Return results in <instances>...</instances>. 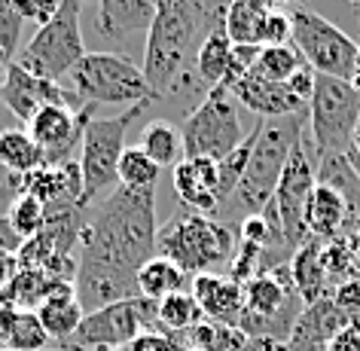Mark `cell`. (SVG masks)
Wrapping results in <instances>:
<instances>
[{
  "mask_svg": "<svg viewBox=\"0 0 360 351\" xmlns=\"http://www.w3.org/2000/svg\"><path fill=\"white\" fill-rule=\"evenodd\" d=\"M92 208L79 232V260L138 275L141 266L156 257V193L116 186Z\"/></svg>",
  "mask_w": 360,
  "mask_h": 351,
  "instance_id": "cell-1",
  "label": "cell"
},
{
  "mask_svg": "<svg viewBox=\"0 0 360 351\" xmlns=\"http://www.w3.org/2000/svg\"><path fill=\"white\" fill-rule=\"evenodd\" d=\"M223 10H211L208 0H159L156 19L143 46V77L156 98H165L195 74L205 37L223 22Z\"/></svg>",
  "mask_w": 360,
  "mask_h": 351,
  "instance_id": "cell-2",
  "label": "cell"
},
{
  "mask_svg": "<svg viewBox=\"0 0 360 351\" xmlns=\"http://www.w3.org/2000/svg\"><path fill=\"white\" fill-rule=\"evenodd\" d=\"M238 226L220 223L195 211H180L156 236V254L177 263L186 275H205L229 269L238 248Z\"/></svg>",
  "mask_w": 360,
  "mask_h": 351,
  "instance_id": "cell-3",
  "label": "cell"
},
{
  "mask_svg": "<svg viewBox=\"0 0 360 351\" xmlns=\"http://www.w3.org/2000/svg\"><path fill=\"white\" fill-rule=\"evenodd\" d=\"M305 122H309V107L302 113L281 116V120H259V132H257L254 150H250L245 177H241L236 196L229 199L245 211V217L259 214L275 199L278 181L284 174V165L290 159L296 138L305 132Z\"/></svg>",
  "mask_w": 360,
  "mask_h": 351,
  "instance_id": "cell-4",
  "label": "cell"
},
{
  "mask_svg": "<svg viewBox=\"0 0 360 351\" xmlns=\"http://www.w3.org/2000/svg\"><path fill=\"white\" fill-rule=\"evenodd\" d=\"M241 293H245V312H241L238 330L248 339L287 342L296 318L305 309L302 296L293 284L290 263H281L250 278L248 284H241Z\"/></svg>",
  "mask_w": 360,
  "mask_h": 351,
  "instance_id": "cell-5",
  "label": "cell"
},
{
  "mask_svg": "<svg viewBox=\"0 0 360 351\" xmlns=\"http://www.w3.org/2000/svg\"><path fill=\"white\" fill-rule=\"evenodd\" d=\"M180 134H184V156L195 159H214L220 162L245 143V120H241V104L229 89H208L205 101L193 107L180 122Z\"/></svg>",
  "mask_w": 360,
  "mask_h": 351,
  "instance_id": "cell-6",
  "label": "cell"
},
{
  "mask_svg": "<svg viewBox=\"0 0 360 351\" xmlns=\"http://www.w3.org/2000/svg\"><path fill=\"white\" fill-rule=\"evenodd\" d=\"M74 92L83 104H150L156 101L138 61L120 52H86L74 68Z\"/></svg>",
  "mask_w": 360,
  "mask_h": 351,
  "instance_id": "cell-7",
  "label": "cell"
},
{
  "mask_svg": "<svg viewBox=\"0 0 360 351\" xmlns=\"http://www.w3.org/2000/svg\"><path fill=\"white\" fill-rule=\"evenodd\" d=\"M360 122V89L348 79L318 74L314 95L309 101V141L314 159L345 156L348 141Z\"/></svg>",
  "mask_w": 360,
  "mask_h": 351,
  "instance_id": "cell-8",
  "label": "cell"
},
{
  "mask_svg": "<svg viewBox=\"0 0 360 351\" xmlns=\"http://www.w3.org/2000/svg\"><path fill=\"white\" fill-rule=\"evenodd\" d=\"M83 31H79V4L61 0L58 13L49 25L37 28V34L25 43L15 56V65L40 79L58 83L61 77L74 74V68L83 61Z\"/></svg>",
  "mask_w": 360,
  "mask_h": 351,
  "instance_id": "cell-9",
  "label": "cell"
},
{
  "mask_svg": "<svg viewBox=\"0 0 360 351\" xmlns=\"http://www.w3.org/2000/svg\"><path fill=\"white\" fill-rule=\"evenodd\" d=\"M147 104H134L116 116H92L79 147V174H83V199L79 208H92L107 186L116 184L120 159L125 153V132L143 113Z\"/></svg>",
  "mask_w": 360,
  "mask_h": 351,
  "instance_id": "cell-10",
  "label": "cell"
},
{
  "mask_svg": "<svg viewBox=\"0 0 360 351\" xmlns=\"http://www.w3.org/2000/svg\"><path fill=\"white\" fill-rule=\"evenodd\" d=\"M159 330V302L147 296H134L125 302L104 305L89 312L77 333L58 348L65 351H122L129 348L141 333Z\"/></svg>",
  "mask_w": 360,
  "mask_h": 351,
  "instance_id": "cell-11",
  "label": "cell"
},
{
  "mask_svg": "<svg viewBox=\"0 0 360 351\" xmlns=\"http://www.w3.org/2000/svg\"><path fill=\"white\" fill-rule=\"evenodd\" d=\"M293 46L300 49L305 65L314 68L323 77L336 79H357V56L360 43H354L339 25L323 19L321 13L311 10H293Z\"/></svg>",
  "mask_w": 360,
  "mask_h": 351,
  "instance_id": "cell-12",
  "label": "cell"
},
{
  "mask_svg": "<svg viewBox=\"0 0 360 351\" xmlns=\"http://www.w3.org/2000/svg\"><path fill=\"white\" fill-rule=\"evenodd\" d=\"M314 184H318V159H314V153H311L309 134L302 132L293 143L290 159H287L284 174H281V181H278V190L272 199L278 217H281L287 245L293 250H300L305 241H309V232H305V208H309Z\"/></svg>",
  "mask_w": 360,
  "mask_h": 351,
  "instance_id": "cell-13",
  "label": "cell"
},
{
  "mask_svg": "<svg viewBox=\"0 0 360 351\" xmlns=\"http://www.w3.org/2000/svg\"><path fill=\"white\" fill-rule=\"evenodd\" d=\"M89 122H92V104H86L83 110L49 104L40 113H34V120L28 122V134L43 150L46 165H65V162H74V150L83 147Z\"/></svg>",
  "mask_w": 360,
  "mask_h": 351,
  "instance_id": "cell-14",
  "label": "cell"
},
{
  "mask_svg": "<svg viewBox=\"0 0 360 351\" xmlns=\"http://www.w3.org/2000/svg\"><path fill=\"white\" fill-rule=\"evenodd\" d=\"M0 101L10 107L15 120H25V122H31L34 113H40L49 104L70 107V110H83L86 107L74 89H65V86L52 83V79L34 77L28 70H22L15 61L6 65V77L0 83Z\"/></svg>",
  "mask_w": 360,
  "mask_h": 351,
  "instance_id": "cell-15",
  "label": "cell"
},
{
  "mask_svg": "<svg viewBox=\"0 0 360 351\" xmlns=\"http://www.w3.org/2000/svg\"><path fill=\"white\" fill-rule=\"evenodd\" d=\"M19 193H31L46 205V214L79 208L83 199V174L79 162H65V165H40L37 171L25 174L19 181Z\"/></svg>",
  "mask_w": 360,
  "mask_h": 351,
  "instance_id": "cell-16",
  "label": "cell"
},
{
  "mask_svg": "<svg viewBox=\"0 0 360 351\" xmlns=\"http://www.w3.org/2000/svg\"><path fill=\"white\" fill-rule=\"evenodd\" d=\"M171 184H174V193L186 211L211 217V214H217L223 208L220 184H217V162L214 159H205V156L184 159L171 171Z\"/></svg>",
  "mask_w": 360,
  "mask_h": 351,
  "instance_id": "cell-17",
  "label": "cell"
},
{
  "mask_svg": "<svg viewBox=\"0 0 360 351\" xmlns=\"http://www.w3.org/2000/svg\"><path fill=\"white\" fill-rule=\"evenodd\" d=\"M190 293L195 296V302L202 305L208 321L238 330L241 312H245V293H241V284L232 281L226 272L195 275L190 284Z\"/></svg>",
  "mask_w": 360,
  "mask_h": 351,
  "instance_id": "cell-18",
  "label": "cell"
},
{
  "mask_svg": "<svg viewBox=\"0 0 360 351\" xmlns=\"http://www.w3.org/2000/svg\"><path fill=\"white\" fill-rule=\"evenodd\" d=\"M229 92L236 95V101L245 110L257 113V120H281V116H293L305 110V104L287 89V83H269V79H259L254 74L232 83Z\"/></svg>",
  "mask_w": 360,
  "mask_h": 351,
  "instance_id": "cell-19",
  "label": "cell"
},
{
  "mask_svg": "<svg viewBox=\"0 0 360 351\" xmlns=\"http://www.w3.org/2000/svg\"><path fill=\"white\" fill-rule=\"evenodd\" d=\"M351 324L345 314L336 309L333 296H323L318 302H309L302 314L296 318L290 336H287V348L290 351H327L330 339Z\"/></svg>",
  "mask_w": 360,
  "mask_h": 351,
  "instance_id": "cell-20",
  "label": "cell"
},
{
  "mask_svg": "<svg viewBox=\"0 0 360 351\" xmlns=\"http://www.w3.org/2000/svg\"><path fill=\"white\" fill-rule=\"evenodd\" d=\"M156 6V0H101L95 28L104 40L120 43L134 31H150Z\"/></svg>",
  "mask_w": 360,
  "mask_h": 351,
  "instance_id": "cell-21",
  "label": "cell"
},
{
  "mask_svg": "<svg viewBox=\"0 0 360 351\" xmlns=\"http://www.w3.org/2000/svg\"><path fill=\"white\" fill-rule=\"evenodd\" d=\"M348 217L351 208L345 196L333 190L330 184H314L309 208H305V232H309V238H318L323 245L339 238V232H345Z\"/></svg>",
  "mask_w": 360,
  "mask_h": 351,
  "instance_id": "cell-22",
  "label": "cell"
},
{
  "mask_svg": "<svg viewBox=\"0 0 360 351\" xmlns=\"http://www.w3.org/2000/svg\"><path fill=\"white\" fill-rule=\"evenodd\" d=\"M0 165L10 171V181H6L10 190L19 193V181L40 165H46V156L28 134V129H4L0 132Z\"/></svg>",
  "mask_w": 360,
  "mask_h": 351,
  "instance_id": "cell-23",
  "label": "cell"
},
{
  "mask_svg": "<svg viewBox=\"0 0 360 351\" xmlns=\"http://www.w3.org/2000/svg\"><path fill=\"white\" fill-rule=\"evenodd\" d=\"M290 272H293V284L300 291L302 302H318L323 296H330V278L323 269V241L309 238L305 245L296 250L290 260Z\"/></svg>",
  "mask_w": 360,
  "mask_h": 351,
  "instance_id": "cell-24",
  "label": "cell"
},
{
  "mask_svg": "<svg viewBox=\"0 0 360 351\" xmlns=\"http://www.w3.org/2000/svg\"><path fill=\"white\" fill-rule=\"evenodd\" d=\"M275 10V0H229L223 13V28L236 46H259V34Z\"/></svg>",
  "mask_w": 360,
  "mask_h": 351,
  "instance_id": "cell-25",
  "label": "cell"
},
{
  "mask_svg": "<svg viewBox=\"0 0 360 351\" xmlns=\"http://www.w3.org/2000/svg\"><path fill=\"white\" fill-rule=\"evenodd\" d=\"M190 284H193V275H186L177 263H171L168 257H159V254L147 260L138 272V291L153 302H162L171 293L190 291Z\"/></svg>",
  "mask_w": 360,
  "mask_h": 351,
  "instance_id": "cell-26",
  "label": "cell"
},
{
  "mask_svg": "<svg viewBox=\"0 0 360 351\" xmlns=\"http://www.w3.org/2000/svg\"><path fill=\"white\" fill-rule=\"evenodd\" d=\"M138 147L147 153L159 168L174 171L180 162L186 159L184 156V134H180V125L168 122V120H153V122L143 125Z\"/></svg>",
  "mask_w": 360,
  "mask_h": 351,
  "instance_id": "cell-27",
  "label": "cell"
},
{
  "mask_svg": "<svg viewBox=\"0 0 360 351\" xmlns=\"http://www.w3.org/2000/svg\"><path fill=\"white\" fill-rule=\"evenodd\" d=\"M232 46H236V43L229 40L223 22L208 34V37H205L199 56H195V77H199L208 89L223 86L226 70H229V58H232Z\"/></svg>",
  "mask_w": 360,
  "mask_h": 351,
  "instance_id": "cell-28",
  "label": "cell"
},
{
  "mask_svg": "<svg viewBox=\"0 0 360 351\" xmlns=\"http://www.w3.org/2000/svg\"><path fill=\"white\" fill-rule=\"evenodd\" d=\"M37 318L43 324V330L49 333V339H56L61 345V342H68L77 333V327L86 318V312H83V305L77 302V293H70V296H52V300L40 302Z\"/></svg>",
  "mask_w": 360,
  "mask_h": 351,
  "instance_id": "cell-29",
  "label": "cell"
},
{
  "mask_svg": "<svg viewBox=\"0 0 360 351\" xmlns=\"http://www.w3.org/2000/svg\"><path fill=\"white\" fill-rule=\"evenodd\" d=\"M205 318L202 305L195 302V296L190 291L184 293H171L159 302V333H168V336H184L193 327H199Z\"/></svg>",
  "mask_w": 360,
  "mask_h": 351,
  "instance_id": "cell-30",
  "label": "cell"
},
{
  "mask_svg": "<svg viewBox=\"0 0 360 351\" xmlns=\"http://www.w3.org/2000/svg\"><path fill=\"white\" fill-rule=\"evenodd\" d=\"M162 177V168L153 162L141 147H125L116 171V184L131 193H156V184Z\"/></svg>",
  "mask_w": 360,
  "mask_h": 351,
  "instance_id": "cell-31",
  "label": "cell"
},
{
  "mask_svg": "<svg viewBox=\"0 0 360 351\" xmlns=\"http://www.w3.org/2000/svg\"><path fill=\"white\" fill-rule=\"evenodd\" d=\"M302 65H305V58L300 56V49L293 43H284V46H259V56L250 74L259 79H269V83H287Z\"/></svg>",
  "mask_w": 360,
  "mask_h": 351,
  "instance_id": "cell-32",
  "label": "cell"
},
{
  "mask_svg": "<svg viewBox=\"0 0 360 351\" xmlns=\"http://www.w3.org/2000/svg\"><path fill=\"white\" fill-rule=\"evenodd\" d=\"M46 281H49V275L43 269L22 266L10 281V287L0 293V302L13 305L19 312H37V305L43 302V293H46Z\"/></svg>",
  "mask_w": 360,
  "mask_h": 351,
  "instance_id": "cell-33",
  "label": "cell"
},
{
  "mask_svg": "<svg viewBox=\"0 0 360 351\" xmlns=\"http://www.w3.org/2000/svg\"><path fill=\"white\" fill-rule=\"evenodd\" d=\"M6 220H10V226L28 241L46 226V205L31 193H15L10 211H6Z\"/></svg>",
  "mask_w": 360,
  "mask_h": 351,
  "instance_id": "cell-34",
  "label": "cell"
},
{
  "mask_svg": "<svg viewBox=\"0 0 360 351\" xmlns=\"http://www.w3.org/2000/svg\"><path fill=\"white\" fill-rule=\"evenodd\" d=\"M49 348V333L43 330L37 312H19L6 351H43Z\"/></svg>",
  "mask_w": 360,
  "mask_h": 351,
  "instance_id": "cell-35",
  "label": "cell"
},
{
  "mask_svg": "<svg viewBox=\"0 0 360 351\" xmlns=\"http://www.w3.org/2000/svg\"><path fill=\"white\" fill-rule=\"evenodd\" d=\"M22 28H25V22L13 10V0H0V49L10 56V61L19 56Z\"/></svg>",
  "mask_w": 360,
  "mask_h": 351,
  "instance_id": "cell-36",
  "label": "cell"
},
{
  "mask_svg": "<svg viewBox=\"0 0 360 351\" xmlns=\"http://www.w3.org/2000/svg\"><path fill=\"white\" fill-rule=\"evenodd\" d=\"M293 40V19L290 13L272 10L269 19L263 25V34H259V46H284V43Z\"/></svg>",
  "mask_w": 360,
  "mask_h": 351,
  "instance_id": "cell-37",
  "label": "cell"
},
{
  "mask_svg": "<svg viewBox=\"0 0 360 351\" xmlns=\"http://www.w3.org/2000/svg\"><path fill=\"white\" fill-rule=\"evenodd\" d=\"M58 4L61 0H13V10L19 13L22 22H34L37 28H43L56 19Z\"/></svg>",
  "mask_w": 360,
  "mask_h": 351,
  "instance_id": "cell-38",
  "label": "cell"
},
{
  "mask_svg": "<svg viewBox=\"0 0 360 351\" xmlns=\"http://www.w3.org/2000/svg\"><path fill=\"white\" fill-rule=\"evenodd\" d=\"M259 56V46H232V58H229V70H226V79H223V86H232L238 83L241 77H248L250 70H254V61Z\"/></svg>",
  "mask_w": 360,
  "mask_h": 351,
  "instance_id": "cell-39",
  "label": "cell"
},
{
  "mask_svg": "<svg viewBox=\"0 0 360 351\" xmlns=\"http://www.w3.org/2000/svg\"><path fill=\"white\" fill-rule=\"evenodd\" d=\"M125 351H184V345L174 336H168V333L150 330V333H141Z\"/></svg>",
  "mask_w": 360,
  "mask_h": 351,
  "instance_id": "cell-40",
  "label": "cell"
},
{
  "mask_svg": "<svg viewBox=\"0 0 360 351\" xmlns=\"http://www.w3.org/2000/svg\"><path fill=\"white\" fill-rule=\"evenodd\" d=\"M314 83H318V70L314 68H309V65H302L296 74L287 79V89L300 98V101L309 107V101H311V95H314Z\"/></svg>",
  "mask_w": 360,
  "mask_h": 351,
  "instance_id": "cell-41",
  "label": "cell"
},
{
  "mask_svg": "<svg viewBox=\"0 0 360 351\" xmlns=\"http://www.w3.org/2000/svg\"><path fill=\"white\" fill-rule=\"evenodd\" d=\"M327 351H360V327L357 324H345V327L330 339Z\"/></svg>",
  "mask_w": 360,
  "mask_h": 351,
  "instance_id": "cell-42",
  "label": "cell"
},
{
  "mask_svg": "<svg viewBox=\"0 0 360 351\" xmlns=\"http://www.w3.org/2000/svg\"><path fill=\"white\" fill-rule=\"evenodd\" d=\"M25 245V238L10 226V220H6V214L0 217V254H19Z\"/></svg>",
  "mask_w": 360,
  "mask_h": 351,
  "instance_id": "cell-43",
  "label": "cell"
},
{
  "mask_svg": "<svg viewBox=\"0 0 360 351\" xmlns=\"http://www.w3.org/2000/svg\"><path fill=\"white\" fill-rule=\"evenodd\" d=\"M15 314H19V309L0 302V348L4 351H6V345H10V336H13V327H15Z\"/></svg>",
  "mask_w": 360,
  "mask_h": 351,
  "instance_id": "cell-44",
  "label": "cell"
},
{
  "mask_svg": "<svg viewBox=\"0 0 360 351\" xmlns=\"http://www.w3.org/2000/svg\"><path fill=\"white\" fill-rule=\"evenodd\" d=\"M22 269L19 254H0V293L10 287V281L15 278V272Z\"/></svg>",
  "mask_w": 360,
  "mask_h": 351,
  "instance_id": "cell-45",
  "label": "cell"
},
{
  "mask_svg": "<svg viewBox=\"0 0 360 351\" xmlns=\"http://www.w3.org/2000/svg\"><path fill=\"white\" fill-rule=\"evenodd\" d=\"M345 159H348V165L354 168V174L360 177V122H357V129H354V134H351V141H348Z\"/></svg>",
  "mask_w": 360,
  "mask_h": 351,
  "instance_id": "cell-46",
  "label": "cell"
},
{
  "mask_svg": "<svg viewBox=\"0 0 360 351\" xmlns=\"http://www.w3.org/2000/svg\"><path fill=\"white\" fill-rule=\"evenodd\" d=\"M245 351H290L287 342H275V339H248Z\"/></svg>",
  "mask_w": 360,
  "mask_h": 351,
  "instance_id": "cell-47",
  "label": "cell"
},
{
  "mask_svg": "<svg viewBox=\"0 0 360 351\" xmlns=\"http://www.w3.org/2000/svg\"><path fill=\"white\" fill-rule=\"evenodd\" d=\"M300 4L302 0H275V6H296V10H300Z\"/></svg>",
  "mask_w": 360,
  "mask_h": 351,
  "instance_id": "cell-48",
  "label": "cell"
},
{
  "mask_svg": "<svg viewBox=\"0 0 360 351\" xmlns=\"http://www.w3.org/2000/svg\"><path fill=\"white\" fill-rule=\"evenodd\" d=\"M6 65H10V56H6V52H4V49H0V68H4V70H6Z\"/></svg>",
  "mask_w": 360,
  "mask_h": 351,
  "instance_id": "cell-49",
  "label": "cell"
},
{
  "mask_svg": "<svg viewBox=\"0 0 360 351\" xmlns=\"http://www.w3.org/2000/svg\"><path fill=\"white\" fill-rule=\"evenodd\" d=\"M13 190H10V184H0V199H4V196H10Z\"/></svg>",
  "mask_w": 360,
  "mask_h": 351,
  "instance_id": "cell-50",
  "label": "cell"
},
{
  "mask_svg": "<svg viewBox=\"0 0 360 351\" xmlns=\"http://www.w3.org/2000/svg\"><path fill=\"white\" fill-rule=\"evenodd\" d=\"M74 4H79V6H83V4H95V0H74Z\"/></svg>",
  "mask_w": 360,
  "mask_h": 351,
  "instance_id": "cell-51",
  "label": "cell"
},
{
  "mask_svg": "<svg viewBox=\"0 0 360 351\" xmlns=\"http://www.w3.org/2000/svg\"><path fill=\"white\" fill-rule=\"evenodd\" d=\"M43 351H65V348H43Z\"/></svg>",
  "mask_w": 360,
  "mask_h": 351,
  "instance_id": "cell-52",
  "label": "cell"
},
{
  "mask_svg": "<svg viewBox=\"0 0 360 351\" xmlns=\"http://www.w3.org/2000/svg\"><path fill=\"white\" fill-rule=\"evenodd\" d=\"M351 4H360V0H351Z\"/></svg>",
  "mask_w": 360,
  "mask_h": 351,
  "instance_id": "cell-53",
  "label": "cell"
},
{
  "mask_svg": "<svg viewBox=\"0 0 360 351\" xmlns=\"http://www.w3.org/2000/svg\"><path fill=\"white\" fill-rule=\"evenodd\" d=\"M184 351H193V348H184Z\"/></svg>",
  "mask_w": 360,
  "mask_h": 351,
  "instance_id": "cell-54",
  "label": "cell"
},
{
  "mask_svg": "<svg viewBox=\"0 0 360 351\" xmlns=\"http://www.w3.org/2000/svg\"><path fill=\"white\" fill-rule=\"evenodd\" d=\"M156 4H159V0H156Z\"/></svg>",
  "mask_w": 360,
  "mask_h": 351,
  "instance_id": "cell-55",
  "label": "cell"
},
{
  "mask_svg": "<svg viewBox=\"0 0 360 351\" xmlns=\"http://www.w3.org/2000/svg\"><path fill=\"white\" fill-rule=\"evenodd\" d=\"M0 351H4V348H0Z\"/></svg>",
  "mask_w": 360,
  "mask_h": 351,
  "instance_id": "cell-56",
  "label": "cell"
},
{
  "mask_svg": "<svg viewBox=\"0 0 360 351\" xmlns=\"http://www.w3.org/2000/svg\"><path fill=\"white\" fill-rule=\"evenodd\" d=\"M0 132H4V129H0Z\"/></svg>",
  "mask_w": 360,
  "mask_h": 351,
  "instance_id": "cell-57",
  "label": "cell"
},
{
  "mask_svg": "<svg viewBox=\"0 0 360 351\" xmlns=\"http://www.w3.org/2000/svg\"><path fill=\"white\" fill-rule=\"evenodd\" d=\"M122 351H125V348H122Z\"/></svg>",
  "mask_w": 360,
  "mask_h": 351,
  "instance_id": "cell-58",
  "label": "cell"
}]
</instances>
